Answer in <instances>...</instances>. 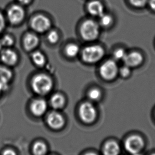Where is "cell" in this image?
<instances>
[{"mask_svg":"<svg viewBox=\"0 0 155 155\" xmlns=\"http://www.w3.org/2000/svg\"><path fill=\"white\" fill-rule=\"evenodd\" d=\"M100 32L99 25L93 20H87L82 24L81 34L84 40L92 41L96 39Z\"/></svg>","mask_w":155,"mask_h":155,"instance_id":"2","label":"cell"},{"mask_svg":"<svg viewBox=\"0 0 155 155\" xmlns=\"http://www.w3.org/2000/svg\"><path fill=\"white\" fill-rule=\"evenodd\" d=\"M148 4L151 10L155 11V0H148Z\"/></svg>","mask_w":155,"mask_h":155,"instance_id":"30","label":"cell"},{"mask_svg":"<svg viewBox=\"0 0 155 155\" xmlns=\"http://www.w3.org/2000/svg\"><path fill=\"white\" fill-rule=\"evenodd\" d=\"M47 123L52 129H59L64 125L65 120L61 114L57 112H52L48 116Z\"/></svg>","mask_w":155,"mask_h":155,"instance_id":"9","label":"cell"},{"mask_svg":"<svg viewBox=\"0 0 155 155\" xmlns=\"http://www.w3.org/2000/svg\"><path fill=\"white\" fill-rule=\"evenodd\" d=\"M66 54L70 57H75L79 52V47L75 44L68 45L65 49Z\"/></svg>","mask_w":155,"mask_h":155,"instance_id":"20","label":"cell"},{"mask_svg":"<svg viewBox=\"0 0 155 155\" xmlns=\"http://www.w3.org/2000/svg\"><path fill=\"white\" fill-rule=\"evenodd\" d=\"M31 0H19V2H20L21 4H25V5L29 4L30 2H31Z\"/></svg>","mask_w":155,"mask_h":155,"instance_id":"32","label":"cell"},{"mask_svg":"<svg viewBox=\"0 0 155 155\" xmlns=\"http://www.w3.org/2000/svg\"><path fill=\"white\" fill-rule=\"evenodd\" d=\"M88 97L93 101H97L101 97V93L100 91L97 88H93L88 93Z\"/></svg>","mask_w":155,"mask_h":155,"instance_id":"22","label":"cell"},{"mask_svg":"<svg viewBox=\"0 0 155 155\" xmlns=\"http://www.w3.org/2000/svg\"><path fill=\"white\" fill-rule=\"evenodd\" d=\"M120 147L115 141H109L104 145L103 153L105 155H116L120 153Z\"/></svg>","mask_w":155,"mask_h":155,"instance_id":"15","label":"cell"},{"mask_svg":"<svg viewBox=\"0 0 155 155\" xmlns=\"http://www.w3.org/2000/svg\"><path fill=\"white\" fill-rule=\"evenodd\" d=\"M87 9L91 15L95 17H100L104 13V6L99 1H93L89 3Z\"/></svg>","mask_w":155,"mask_h":155,"instance_id":"13","label":"cell"},{"mask_svg":"<svg viewBox=\"0 0 155 155\" xmlns=\"http://www.w3.org/2000/svg\"><path fill=\"white\" fill-rule=\"evenodd\" d=\"M104 55V50L99 45L86 47L82 52V58L85 62L96 63L100 61Z\"/></svg>","mask_w":155,"mask_h":155,"instance_id":"3","label":"cell"},{"mask_svg":"<svg viewBox=\"0 0 155 155\" xmlns=\"http://www.w3.org/2000/svg\"><path fill=\"white\" fill-rule=\"evenodd\" d=\"M12 78V73L8 68L0 66V80L8 82Z\"/></svg>","mask_w":155,"mask_h":155,"instance_id":"17","label":"cell"},{"mask_svg":"<svg viewBox=\"0 0 155 155\" xmlns=\"http://www.w3.org/2000/svg\"><path fill=\"white\" fill-rule=\"evenodd\" d=\"M2 44H1V41H0V50H1V47H2Z\"/></svg>","mask_w":155,"mask_h":155,"instance_id":"33","label":"cell"},{"mask_svg":"<svg viewBox=\"0 0 155 155\" xmlns=\"http://www.w3.org/2000/svg\"><path fill=\"white\" fill-rule=\"evenodd\" d=\"M46 102L42 99H37L32 102L30 107L32 114L37 117L43 115L47 110Z\"/></svg>","mask_w":155,"mask_h":155,"instance_id":"12","label":"cell"},{"mask_svg":"<svg viewBox=\"0 0 155 155\" xmlns=\"http://www.w3.org/2000/svg\"><path fill=\"white\" fill-rule=\"evenodd\" d=\"M1 59L5 65L13 66L17 63L18 56L17 53L13 50L7 49L2 51L1 54Z\"/></svg>","mask_w":155,"mask_h":155,"instance_id":"11","label":"cell"},{"mask_svg":"<svg viewBox=\"0 0 155 155\" xmlns=\"http://www.w3.org/2000/svg\"><path fill=\"white\" fill-rule=\"evenodd\" d=\"M79 114L83 121L90 124L94 121L97 111L94 105L90 102H85L80 106Z\"/></svg>","mask_w":155,"mask_h":155,"instance_id":"5","label":"cell"},{"mask_svg":"<svg viewBox=\"0 0 155 155\" xmlns=\"http://www.w3.org/2000/svg\"><path fill=\"white\" fill-rule=\"evenodd\" d=\"M120 73L123 77H127L130 75V67H128V66H127V65H125L124 66L122 67L121 68Z\"/></svg>","mask_w":155,"mask_h":155,"instance_id":"27","label":"cell"},{"mask_svg":"<svg viewBox=\"0 0 155 155\" xmlns=\"http://www.w3.org/2000/svg\"><path fill=\"white\" fill-rule=\"evenodd\" d=\"M118 68L115 61L112 60L105 61L100 69L101 76L105 80H111L117 76Z\"/></svg>","mask_w":155,"mask_h":155,"instance_id":"6","label":"cell"},{"mask_svg":"<svg viewBox=\"0 0 155 155\" xmlns=\"http://www.w3.org/2000/svg\"><path fill=\"white\" fill-rule=\"evenodd\" d=\"M3 154L4 155H15V151L12 150H11V149H8V150H6L3 152Z\"/></svg>","mask_w":155,"mask_h":155,"instance_id":"31","label":"cell"},{"mask_svg":"<svg viewBox=\"0 0 155 155\" xmlns=\"http://www.w3.org/2000/svg\"><path fill=\"white\" fill-rule=\"evenodd\" d=\"M100 23L101 25L103 27H108L111 25V23H112L113 19L111 15L107 14H104L100 16Z\"/></svg>","mask_w":155,"mask_h":155,"instance_id":"21","label":"cell"},{"mask_svg":"<svg viewBox=\"0 0 155 155\" xmlns=\"http://www.w3.org/2000/svg\"><path fill=\"white\" fill-rule=\"evenodd\" d=\"M8 88V83L0 80V93L4 92Z\"/></svg>","mask_w":155,"mask_h":155,"instance_id":"28","label":"cell"},{"mask_svg":"<svg viewBox=\"0 0 155 155\" xmlns=\"http://www.w3.org/2000/svg\"><path fill=\"white\" fill-rule=\"evenodd\" d=\"M124 146L127 151L132 154L139 153L145 146V141L138 135H132L126 139Z\"/></svg>","mask_w":155,"mask_h":155,"instance_id":"4","label":"cell"},{"mask_svg":"<svg viewBox=\"0 0 155 155\" xmlns=\"http://www.w3.org/2000/svg\"><path fill=\"white\" fill-rule=\"evenodd\" d=\"M65 99L63 95L59 94L54 95L51 100V106L54 109H61L65 104Z\"/></svg>","mask_w":155,"mask_h":155,"instance_id":"16","label":"cell"},{"mask_svg":"<svg viewBox=\"0 0 155 155\" xmlns=\"http://www.w3.org/2000/svg\"><path fill=\"white\" fill-rule=\"evenodd\" d=\"M39 43L38 37L35 34H28L24 38L23 44L25 48L28 51H31L36 48Z\"/></svg>","mask_w":155,"mask_h":155,"instance_id":"14","label":"cell"},{"mask_svg":"<svg viewBox=\"0 0 155 155\" xmlns=\"http://www.w3.org/2000/svg\"><path fill=\"white\" fill-rule=\"evenodd\" d=\"M130 3L137 8H143L148 4V0H129Z\"/></svg>","mask_w":155,"mask_h":155,"instance_id":"25","label":"cell"},{"mask_svg":"<svg viewBox=\"0 0 155 155\" xmlns=\"http://www.w3.org/2000/svg\"><path fill=\"white\" fill-rule=\"evenodd\" d=\"M5 27V19L3 15L0 13V32L2 31Z\"/></svg>","mask_w":155,"mask_h":155,"instance_id":"29","label":"cell"},{"mask_svg":"<svg viewBox=\"0 0 155 155\" xmlns=\"http://www.w3.org/2000/svg\"><path fill=\"white\" fill-rule=\"evenodd\" d=\"M126 54L125 51L122 49H120L117 51L114 54V56L116 59L120 60V59H124V58L126 56Z\"/></svg>","mask_w":155,"mask_h":155,"instance_id":"26","label":"cell"},{"mask_svg":"<svg viewBox=\"0 0 155 155\" xmlns=\"http://www.w3.org/2000/svg\"><path fill=\"white\" fill-rule=\"evenodd\" d=\"M123 60L125 63V65L130 68L137 67L143 63V58L140 53L132 52L129 54H126V56Z\"/></svg>","mask_w":155,"mask_h":155,"instance_id":"10","label":"cell"},{"mask_svg":"<svg viewBox=\"0 0 155 155\" xmlns=\"http://www.w3.org/2000/svg\"><path fill=\"white\" fill-rule=\"evenodd\" d=\"M34 63L38 66H42L45 64V58L44 55L40 51L34 52L32 56Z\"/></svg>","mask_w":155,"mask_h":155,"instance_id":"19","label":"cell"},{"mask_svg":"<svg viewBox=\"0 0 155 155\" xmlns=\"http://www.w3.org/2000/svg\"><path fill=\"white\" fill-rule=\"evenodd\" d=\"M47 148L46 145L42 142H37L34 145L33 152L35 155H42L46 153Z\"/></svg>","mask_w":155,"mask_h":155,"instance_id":"18","label":"cell"},{"mask_svg":"<svg viewBox=\"0 0 155 155\" xmlns=\"http://www.w3.org/2000/svg\"><path fill=\"white\" fill-rule=\"evenodd\" d=\"M25 11L23 8L18 5L11 6L8 12V20L12 24H18L23 20Z\"/></svg>","mask_w":155,"mask_h":155,"instance_id":"8","label":"cell"},{"mask_svg":"<svg viewBox=\"0 0 155 155\" xmlns=\"http://www.w3.org/2000/svg\"><path fill=\"white\" fill-rule=\"evenodd\" d=\"M32 87L35 92L39 95L46 94L51 90L52 81L48 76L45 74H38L32 80Z\"/></svg>","mask_w":155,"mask_h":155,"instance_id":"1","label":"cell"},{"mask_svg":"<svg viewBox=\"0 0 155 155\" xmlns=\"http://www.w3.org/2000/svg\"><path fill=\"white\" fill-rule=\"evenodd\" d=\"M2 44V46H4L9 47L12 46L14 43V40L13 38L10 36H5L3 37L2 40L0 41Z\"/></svg>","mask_w":155,"mask_h":155,"instance_id":"23","label":"cell"},{"mask_svg":"<svg viewBox=\"0 0 155 155\" xmlns=\"http://www.w3.org/2000/svg\"><path fill=\"white\" fill-rule=\"evenodd\" d=\"M31 25L35 31L42 33L47 31L50 28L51 21L45 15H38L32 20Z\"/></svg>","mask_w":155,"mask_h":155,"instance_id":"7","label":"cell"},{"mask_svg":"<svg viewBox=\"0 0 155 155\" xmlns=\"http://www.w3.org/2000/svg\"><path fill=\"white\" fill-rule=\"evenodd\" d=\"M47 39L51 44H54L58 40V34L55 31H51L49 32L47 36Z\"/></svg>","mask_w":155,"mask_h":155,"instance_id":"24","label":"cell"}]
</instances>
